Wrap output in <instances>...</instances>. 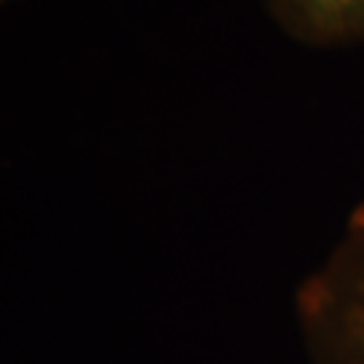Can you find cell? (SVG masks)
Masks as SVG:
<instances>
[{"mask_svg":"<svg viewBox=\"0 0 364 364\" xmlns=\"http://www.w3.org/2000/svg\"><path fill=\"white\" fill-rule=\"evenodd\" d=\"M3 3H9V0H3Z\"/></svg>","mask_w":364,"mask_h":364,"instance_id":"3957f363","label":"cell"},{"mask_svg":"<svg viewBox=\"0 0 364 364\" xmlns=\"http://www.w3.org/2000/svg\"><path fill=\"white\" fill-rule=\"evenodd\" d=\"M294 311L311 364H364V203L299 284Z\"/></svg>","mask_w":364,"mask_h":364,"instance_id":"6da1fadb","label":"cell"},{"mask_svg":"<svg viewBox=\"0 0 364 364\" xmlns=\"http://www.w3.org/2000/svg\"><path fill=\"white\" fill-rule=\"evenodd\" d=\"M273 22L313 49L364 43V0H264Z\"/></svg>","mask_w":364,"mask_h":364,"instance_id":"7a4b0ae2","label":"cell"}]
</instances>
